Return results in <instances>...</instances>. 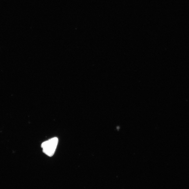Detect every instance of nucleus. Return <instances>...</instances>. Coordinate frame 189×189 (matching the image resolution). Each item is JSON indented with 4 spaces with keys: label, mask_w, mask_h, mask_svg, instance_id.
<instances>
[{
    "label": "nucleus",
    "mask_w": 189,
    "mask_h": 189,
    "mask_svg": "<svg viewBox=\"0 0 189 189\" xmlns=\"http://www.w3.org/2000/svg\"><path fill=\"white\" fill-rule=\"evenodd\" d=\"M58 141L57 137H54L43 142L41 147L43 153L49 157L53 156L56 151Z\"/></svg>",
    "instance_id": "1"
}]
</instances>
